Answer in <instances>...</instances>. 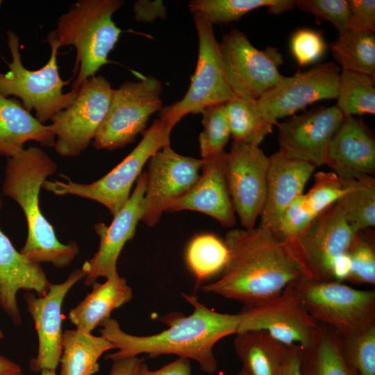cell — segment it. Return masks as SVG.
I'll use <instances>...</instances> for the list:
<instances>
[{"label":"cell","instance_id":"6da1fadb","mask_svg":"<svg viewBox=\"0 0 375 375\" xmlns=\"http://www.w3.org/2000/svg\"><path fill=\"white\" fill-rule=\"evenodd\" d=\"M228 251L221 276L201 289L244 305L280 294L304 277L285 241L260 226L228 231Z\"/></svg>","mask_w":375,"mask_h":375},{"label":"cell","instance_id":"836d02e7","mask_svg":"<svg viewBox=\"0 0 375 375\" xmlns=\"http://www.w3.org/2000/svg\"><path fill=\"white\" fill-rule=\"evenodd\" d=\"M336 106L345 116L374 115V77L342 70L340 74Z\"/></svg>","mask_w":375,"mask_h":375},{"label":"cell","instance_id":"30bf717a","mask_svg":"<svg viewBox=\"0 0 375 375\" xmlns=\"http://www.w3.org/2000/svg\"><path fill=\"white\" fill-rule=\"evenodd\" d=\"M356 233L336 202L285 242L304 277L334 281L333 265L338 256L349 251Z\"/></svg>","mask_w":375,"mask_h":375},{"label":"cell","instance_id":"277c9868","mask_svg":"<svg viewBox=\"0 0 375 375\" xmlns=\"http://www.w3.org/2000/svg\"><path fill=\"white\" fill-rule=\"evenodd\" d=\"M122 0H80L59 17L57 27L47 39L58 49L72 46L76 51L78 74L72 90L78 89L103 65L117 42L121 29L112 15L123 6Z\"/></svg>","mask_w":375,"mask_h":375},{"label":"cell","instance_id":"7bdbcfd3","mask_svg":"<svg viewBox=\"0 0 375 375\" xmlns=\"http://www.w3.org/2000/svg\"><path fill=\"white\" fill-rule=\"evenodd\" d=\"M136 375H192L190 360L178 358L157 370H151L143 361Z\"/></svg>","mask_w":375,"mask_h":375},{"label":"cell","instance_id":"ffe728a7","mask_svg":"<svg viewBox=\"0 0 375 375\" xmlns=\"http://www.w3.org/2000/svg\"><path fill=\"white\" fill-rule=\"evenodd\" d=\"M2 206L0 193V210ZM51 284L41 265L17 251L0 228V307L15 326L22 324L17 299L18 291H33L42 296Z\"/></svg>","mask_w":375,"mask_h":375},{"label":"cell","instance_id":"74e56055","mask_svg":"<svg viewBox=\"0 0 375 375\" xmlns=\"http://www.w3.org/2000/svg\"><path fill=\"white\" fill-rule=\"evenodd\" d=\"M358 232L349 250L351 273L347 281L357 284L375 285V247L374 238Z\"/></svg>","mask_w":375,"mask_h":375},{"label":"cell","instance_id":"7c38bea8","mask_svg":"<svg viewBox=\"0 0 375 375\" xmlns=\"http://www.w3.org/2000/svg\"><path fill=\"white\" fill-rule=\"evenodd\" d=\"M114 91L102 76L91 77L80 87L74 103L51 119L48 126L59 155L75 157L88 148L106 116Z\"/></svg>","mask_w":375,"mask_h":375},{"label":"cell","instance_id":"ba28073f","mask_svg":"<svg viewBox=\"0 0 375 375\" xmlns=\"http://www.w3.org/2000/svg\"><path fill=\"white\" fill-rule=\"evenodd\" d=\"M199 41L198 58L194 73L184 97L162 107L160 119L173 128L185 116L201 113L206 108L225 103L233 97L224 72L213 25L192 14Z\"/></svg>","mask_w":375,"mask_h":375},{"label":"cell","instance_id":"5b68a950","mask_svg":"<svg viewBox=\"0 0 375 375\" xmlns=\"http://www.w3.org/2000/svg\"><path fill=\"white\" fill-rule=\"evenodd\" d=\"M173 127L160 119L144 131L133 150L107 174L91 183L46 180L42 187L58 196L74 195L94 201L105 206L114 217L128 201L132 187L144 165L162 147L170 144Z\"/></svg>","mask_w":375,"mask_h":375},{"label":"cell","instance_id":"5bb4252c","mask_svg":"<svg viewBox=\"0 0 375 375\" xmlns=\"http://www.w3.org/2000/svg\"><path fill=\"white\" fill-rule=\"evenodd\" d=\"M269 158L259 145L233 142L222 159L223 172L235 212L244 228H252L262 210Z\"/></svg>","mask_w":375,"mask_h":375},{"label":"cell","instance_id":"681fc988","mask_svg":"<svg viewBox=\"0 0 375 375\" xmlns=\"http://www.w3.org/2000/svg\"><path fill=\"white\" fill-rule=\"evenodd\" d=\"M3 337H4L3 333L2 332V331L0 328V340H2L3 338Z\"/></svg>","mask_w":375,"mask_h":375},{"label":"cell","instance_id":"3957f363","mask_svg":"<svg viewBox=\"0 0 375 375\" xmlns=\"http://www.w3.org/2000/svg\"><path fill=\"white\" fill-rule=\"evenodd\" d=\"M57 168L56 162L43 149L28 147L7 159L1 189L3 195L17 203L26 217L28 234L21 253L40 264L49 262L56 268H64L74 261L79 247L75 241L64 244L58 240L39 201L44 182Z\"/></svg>","mask_w":375,"mask_h":375},{"label":"cell","instance_id":"9c48e42d","mask_svg":"<svg viewBox=\"0 0 375 375\" xmlns=\"http://www.w3.org/2000/svg\"><path fill=\"white\" fill-rule=\"evenodd\" d=\"M161 83L152 76L126 81L115 90L106 116L92 142L97 149L113 150L144 133L150 117L162 108Z\"/></svg>","mask_w":375,"mask_h":375},{"label":"cell","instance_id":"d590c367","mask_svg":"<svg viewBox=\"0 0 375 375\" xmlns=\"http://www.w3.org/2000/svg\"><path fill=\"white\" fill-rule=\"evenodd\" d=\"M344 358L355 375H375V325L340 337Z\"/></svg>","mask_w":375,"mask_h":375},{"label":"cell","instance_id":"d6986e66","mask_svg":"<svg viewBox=\"0 0 375 375\" xmlns=\"http://www.w3.org/2000/svg\"><path fill=\"white\" fill-rule=\"evenodd\" d=\"M147 185V172L138 177L136 185L123 208L113 217L109 226L98 223L94 226L99 236L100 244L97 253L84 262V284L92 286L97 278L111 276L117 270V262L126 243L135 233L138 224L141 221L143 201Z\"/></svg>","mask_w":375,"mask_h":375},{"label":"cell","instance_id":"cb8c5ba5","mask_svg":"<svg viewBox=\"0 0 375 375\" xmlns=\"http://www.w3.org/2000/svg\"><path fill=\"white\" fill-rule=\"evenodd\" d=\"M53 147L54 134L22 104L0 94V155L8 158L19 154L28 141Z\"/></svg>","mask_w":375,"mask_h":375},{"label":"cell","instance_id":"8d00e7d4","mask_svg":"<svg viewBox=\"0 0 375 375\" xmlns=\"http://www.w3.org/2000/svg\"><path fill=\"white\" fill-rule=\"evenodd\" d=\"M309 191L302 194L306 210L314 217L338 201L346 190L344 179L333 172H319Z\"/></svg>","mask_w":375,"mask_h":375},{"label":"cell","instance_id":"52a82bcc","mask_svg":"<svg viewBox=\"0 0 375 375\" xmlns=\"http://www.w3.org/2000/svg\"><path fill=\"white\" fill-rule=\"evenodd\" d=\"M309 314L340 337L375 325V290L355 289L340 281H318L303 277L294 283Z\"/></svg>","mask_w":375,"mask_h":375},{"label":"cell","instance_id":"7a4b0ae2","mask_svg":"<svg viewBox=\"0 0 375 375\" xmlns=\"http://www.w3.org/2000/svg\"><path fill=\"white\" fill-rule=\"evenodd\" d=\"M182 296L192 305L193 312L188 316L174 312L161 317L167 328L154 335H131L121 328L117 320L110 318L105 321L100 326L101 335L117 349L106 358L115 361L140 354L149 357L176 355L197 361L207 374L215 373L217 363L213 347L221 339L238 333L240 317L216 312L194 295L182 293Z\"/></svg>","mask_w":375,"mask_h":375},{"label":"cell","instance_id":"2e32d148","mask_svg":"<svg viewBox=\"0 0 375 375\" xmlns=\"http://www.w3.org/2000/svg\"><path fill=\"white\" fill-rule=\"evenodd\" d=\"M340 74L339 67L328 62L283 76L257 100L259 108L269 122L277 126L278 119L292 116L315 101L336 99Z\"/></svg>","mask_w":375,"mask_h":375},{"label":"cell","instance_id":"d6a6232c","mask_svg":"<svg viewBox=\"0 0 375 375\" xmlns=\"http://www.w3.org/2000/svg\"><path fill=\"white\" fill-rule=\"evenodd\" d=\"M228 257L224 241L212 233H202L192 239L186 250V261L197 285L222 272Z\"/></svg>","mask_w":375,"mask_h":375},{"label":"cell","instance_id":"8992f818","mask_svg":"<svg viewBox=\"0 0 375 375\" xmlns=\"http://www.w3.org/2000/svg\"><path fill=\"white\" fill-rule=\"evenodd\" d=\"M7 35L12 61L8 65L9 70L0 74V94L19 98L23 107L29 112L35 110L36 118L44 124L74 103L79 88L63 92L68 81H63L59 73L58 48L50 47L48 62L39 69L30 70L22 62L19 37L10 31Z\"/></svg>","mask_w":375,"mask_h":375},{"label":"cell","instance_id":"4316f807","mask_svg":"<svg viewBox=\"0 0 375 375\" xmlns=\"http://www.w3.org/2000/svg\"><path fill=\"white\" fill-rule=\"evenodd\" d=\"M113 344L103 336L78 328L63 332L60 375H93L98 372L99 358Z\"/></svg>","mask_w":375,"mask_h":375},{"label":"cell","instance_id":"1f68e13d","mask_svg":"<svg viewBox=\"0 0 375 375\" xmlns=\"http://www.w3.org/2000/svg\"><path fill=\"white\" fill-rule=\"evenodd\" d=\"M346 190L338 200L347 221L356 232L375 226V179L372 176L344 179Z\"/></svg>","mask_w":375,"mask_h":375},{"label":"cell","instance_id":"7dc6e473","mask_svg":"<svg viewBox=\"0 0 375 375\" xmlns=\"http://www.w3.org/2000/svg\"><path fill=\"white\" fill-rule=\"evenodd\" d=\"M40 375H56V370L42 369Z\"/></svg>","mask_w":375,"mask_h":375},{"label":"cell","instance_id":"603a6c76","mask_svg":"<svg viewBox=\"0 0 375 375\" xmlns=\"http://www.w3.org/2000/svg\"><path fill=\"white\" fill-rule=\"evenodd\" d=\"M224 153L203 159L201 174L196 184L174 202L166 212L197 211L212 217L223 226L235 225V212L223 172Z\"/></svg>","mask_w":375,"mask_h":375},{"label":"cell","instance_id":"ac0fdd59","mask_svg":"<svg viewBox=\"0 0 375 375\" xmlns=\"http://www.w3.org/2000/svg\"><path fill=\"white\" fill-rule=\"evenodd\" d=\"M85 276L82 268L76 269L64 282L51 284L48 292L42 296L31 291L24 294L26 310L34 322L38 338L37 356L30 360V369L33 372L56 369L62 354V303L72 288Z\"/></svg>","mask_w":375,"mask_h":375},{"label":"cell","instance_id":"f1b7e54d","mask_svg":"<svg viewBox=\"0 0 375 375\" xmlns=\"http://www.w3.org/2000/svg\"><path fill=\"white\" fill-rule=\"evenodd\" d=\"M188 7L192 14L214 25L237 21L258 8H267L269 13L280 15L295 6L294 0H192Z\"/></svg>","mask_w":375,"mask_h":375},{"label":"cell","instance_id":"c3c4849f","mask_svg":"<svg viewBox=\"0 0 375 375\" xmlns=\"http://www.w3.org/2000/svg\"><path fill=\"white\" fill-rule=\"evenodd\" d=\"M235 375H245L244 372L242 369H241L238 373H237Z\"/></svg>","mask_w":375,"mask_h":375},{"label":"cell","instance_id":"f546056e","mask_svg":"<svg viewBox=\"0 0 375 375\" xmlns=\"http://www.w3.org/2000/svg\"><path fill=\"white\" fill-rule=\"evenodd\" d=\"M234 142L259 145L274 125L261 112L256 99L234 96L225 103Z\"/></svg>","mask_w":375,"mask_h":375},{"label":"cell","instance_id":"4dcf8cb0","mask_svg":"<svg viewBox=\"0 0 375 375\" xmlns=\"http://www.w3.org/2000/svg\"><path fill=\"white\" fill-rule=\"evenodd\" d=\"M331 49L342 70L368 74L374 77L375 35L374 32L348 29L339 33Z\"/></svg>","mask_w":375,"mask_h":375},{"label":"cell","instance_id":"e0dca14e","mask_svg":"<svg viewBox=\"0 0 375 375\" xmlns=\"http://www.w3.org/2000/svg\"><path fill=\"white\" fill-rule=\"evenodd\" d=\"M343 119L344 115L336 105L294 115L276 126L279 150L288 158L315 167L324 165L330 142Z\"/></svg>","mask_w":375,"mask_h":375},{"label":"cell","instance_id":"f6af8a7d","mask_svg":"<svg viewBox=\"0 0 375 375\" xmlns=\"http://www.w3.org/2000/svg\"><path fill=\"white\" fill-rule=\"evenodd\" d=\"M299 346L289 347L279 375H301L299 369Z\"/></svg>","mask_w":375,"mask_h":375},{"label":"cell","instance_id":"f35d334b","mask_svg":"<svg viewBox=\"0 0 375 375\" xmlns=\"http://www.w3.org/2000/svg\"><path fill=\"white\" fill-rule=\"evenodd\" d=\"M295 7L331 22L339 33L348 30V0H294Z\"/></svg>","mask_w":375,"mask_h":375},{"label":"cell","instance_id":"8fae6325","mask_svg":"<svg viewBox=\"0 0 375 375\" xmlns=\"http://www.w3.org/2000/svg\"><path fill=\"white\" fill-rule=\"evenodd\" d=\"M238 314L240 325L237 333L262 331L288 347L308 348L318 335L319 324L299 299L294 283L274 297L244 305Z\"/></svg>","mask_w":375,"mask_h":375},{"label":"cell","instance_id":"9a60e30c","mask_svg":"<svg viewBox=\"0 0 375 375\" xmlns=\"http://www.w3.org/2000/svg\"><path fill=\"white\" fill-rule=\"evenodd\" d=\"M203 159L176 153L170 144L162 147L148 161L147 185L141 221L155 226L163 212L185 194L197 182Z\"/></svg>","mask_w":375,"mask_h":375},{"label":"cell","instance_id":"e575fe53","mask_svg":"<svg viewBox=\"0 0 375 375\" xmlns=\"http://www.w3.org/2000/svg\"><path fill=\"white\" fill-rule=\"evenodd\" d=\"M203 130L199 136L202 159L222 155L231 138V130L225 103L206 108L201 112Z\"/></svg>","mask_w":375,"mask_h":375},{"label":"cell","instance_id":"bcb514c9","mask_svg":"<svg viewBox=\"0 0 375 375\" xmlns=\"http://www.w3.org/2000/svg\"><path fill=\"white\" fill-rule=\"evenodd\" d=\"M0 375H23V373L17 363L0 354Z\"/></svg>","mask_w":375,"mask_h":375},{"label":"cell","instance_id":"484cf974","mask_svg":"<svg viewBox=\"0 0 375 375\" xmlns=\"http://www.w3.org/2000/svg\"><path fill=\"white\" fill-rule=\"evenodd\" d=\"M289 347L262 331L240 332L234 340L245 375H279Z\"/></svg>","mask_w":375,"mask_h":375},{"label":"cell","instance_id":"83f0119b","mask_svg":"<svg viewBox=\"0 0 375 375\" xmlns=\"http://www.w3.org/2000/svg\"><path fill=\"white\" fill-rule=\"evenodd\" d=\"M314 344L299 350L301 375H355L342 351L340 335L331 327L319 323Z\"/></svg>","mask_w":375,"mask_h":375},{"label":"cell","instance_id":"ab89813d","mask_svg":"<svg viewBox=\"0 0 375 375\" xmlns=\"http://www.w3.org/2000/svg\"><path fill=\"white\" fill-rule=\"evenodd\" d=\"M326 44L322 33L310 28H300L290 39V51L300 66L317 62L324 54Z\"/></svg>","mask_w":375,"mask_h":375},{"label":"cell","instance_id":"44dd1931","mask_svg":"<svg viewBox=\"0 0 375 375\" xmlns=\"http://www.w3.org/2000/svg\"><path fill=\"white\" fill-rule=\"evenodd\" d=\"M269 158L266 197L259 226L275 235L284 212L303 194L316 167L307 162L288 158L280 150Z\"/></svg>","mask_w":375,"mask_h":375},{"label":"cell","instance_id":"ee69618b","mask_svg":"<svg viewBox=\"0 0 375 375\" xmlns=\"http://www.w3.org/2000/svg\"><path fill=\"white\" fill-rule=\"evenodd\" d=\"M143 358H125L113 361L108 375H136Z\"/></svg>","mask_w":375,"mask_h":375},{"label":"cell","instance_id":"b9f144b4","mask_svg":"<svg viewBox=\"0 0 375 375\" xmlns=\"http://www.w3.org/2000/svg\"><path fill=\"white\" fill-rule=\"evenodd\" d=\"M133 10L138 22H151L166 17V8L162 1H137L133 4Z\"/></svg>","mask_w":375,"mask_h":375},{"label":"cell","instance_id":"60d3db41","mask_svg":"<svg viewBox=\"0 0 375 375\" xmlns=\"http://www.w3.org/2000/svg\"><path fill=\"white\" fill-rule=\"evenodd\" d=\"M349 19L348 29L375 31V1L348 0Z\"/></svg>","mask_w":375,"mask_h":375},{"label":"cell","instance_id":"7402d4cb","mask_svg":"<svg viewBox=\"0 0 375 375\" xmlns=\"http://www.w3.org/2000/svg\"><path fill=\"white\" fill-rule=\"evenodd\" d=\"M325 165L343 179L374 175L375 140L361 119L344 115L330 142Z\"/></svg>","mask_w":375,"mask_h":375},{"label":"cell","instance_id":"d4e9b609","mask_svg":"<svg viewBox=\"0 0 375 375\" xmlns=\"http://www.w3.org/2000/svg\"><path fill=\"white\" fill-rule=\"evenodd\" d=\"M92 291L69 312V319L76 328L91 333L110 318L115 309L130 301L133 290L117 271L106 282L92 284Z\"/></svg>","mask_w":375,"mask_h":375},{"label":"cell","instance_id":"4fadbf2b","mask_svg":"<svg viewBox=\"0 0 375 375\" xmlns=\"http://www.w3.org/2000/svg\"><path fill=\"white\" fill-rule=\"evenodd\" d=\"M224 72L234 96L258 100L278 84L283 60L277 48L260 51L238 29H231L219 42Z\"/></svg>","mask_w":375,"mask_h":375}]
</instances>
